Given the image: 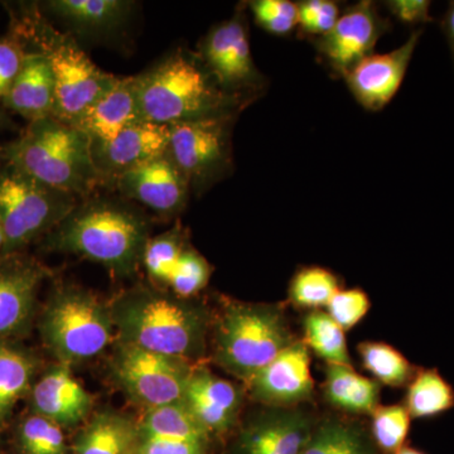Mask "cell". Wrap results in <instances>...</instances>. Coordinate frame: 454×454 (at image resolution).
I'll return each instance as SVG.
<instances>
[{
	"label": "cell",
	"mask_w": 454,
	"mask_h": 454,
	"mask_svg": "<svg viewBox=\"0 0 454 454\" xmlns=\"http://www.w3.org/2000/svg\"><path fill=\"white\" fill-rule=\"evenodd\" d=\"M32 376L28 358L0 346V415L22 395Z\"/></svg>",
	"instance_id": "34"
},
{
	"label": "cell",
	"mask_w": 454,
	"mask_h": 454,
	"mask_svg": "<svg viewBox=\"0 0 454 454\" xmlns=\"http://www.w3.org/2000/svg\"><path fill=\"white\" fill-rule=\"evenodd\" d=\"M441 28L446 35L448 46H450V55H452L454 65V0L450 3L446 14L442 18Z\"/></svg>",
	"instance_id": "43"
},
{
	"label": "cell",
	"mask_w": 454,
	"mask_h": 454,
	"mask_svg": "<svg viewBox=\"0 0 454 454\" xmlns=\"http://www.w3.org/2000/svg\"><path fill=\"white\" fill-rule=\"evenodd\" d=\"M325 309L331 318L346 333L363 321L369 312L370 300L361 289H340Z\"/></svg>",
	"instance_id": "39"
},
{
	"label": "cell",
	"mask_w": 454,
	"mask_h": 454,
	"mask_svg": "<svg viewBox=\"0 0 454 454\" xmlns=\"http://www.w3.org/2000/svg\"><path fill=\"white\" fill-rule=\"evenodd\" d=\"M0 230H3L2 229V220H0Z\"/></svg>",
	"instance_id": "46"
},
{
	"label": "cell",
	"mask_w": 454,
	"mask_h": 454,
	"mask_svg": "<svg viewBox=\"0 0 454 454\" xmlns=\"http://www.w3.org/2000/svg\"><path fill=\"white\" fill-rule=\"evenodd\" d=\"M4 103L31 122L53 116L55 79L49 61L41 53H26L22 70L4 98Z\"/></svg>",
	"instance_id": "21"
},
{
	"label": "cell",
	"mask_w": 454,
	"mask_h": 454,
	"mask_svg": "<svg viewBox=\"0 0 454 454\" xmlns=\"http://www.w3.org/2000/svg\"><path fill=\"white\" fill-rule=\"evenodd\" d=\"M210 276V264L196 250L187 247L167 286L178 297L190 298L205 288Z\"/></svg>",
	"instance_id": "36"
},
{
	"label": "cell",
	"mask_w": 454,
	"mask_h": 454,
	"mask_svg": "<svg viewBox=\"0 0 454 454\" xmlns=\"http://www.w3.org/2000/svg\"><path fill=\"white\" fill-rule=\"evenodd\" d=\"M118 380L134 399L149 409L182 402L195 370L187 360L121 343L114 361Z\"/></svg>",
	"instance_id": "11"
},
{
	"label": "cell",
	"mask_w": 454,
	"mask_h": 454,
	"mask_svg": "<svg viewBox=\"0 0 454 454\" xmlns=\"http://www.w3.org/2000/svg\"><path fill=\"white\" fill-rule=\"evenodd\" d=\"M38 51L49 61L55 79V112L59 121L73 125L98 98L112 89L119 77L106 73L67 32L57 31L41 20L35 22Z\"/></svg>",
	"instance_id": "6"
},
{
	"label": "cell",
	"mask_w": 454,
	"mask_h": 454,
	"mask_svg": "<svg viewBox=\"0 0 454 454\" xmlns=\"http://www.w3.org/2000/svg\"><path fill=\"white\" fill-rule=\"evenodd\" d=\"M358 354L367 372L387 387H404L414 378L415 369L411 361L387 343H361Z\"/></svg>",
	"instance_id": "30"
},
{
	"label": "cell",
	"mask_w": 454,
	"mask_h": 454,
	"mask_svg": "<svg viewBox=\"0 0 454 454\" xmlns=\"http://www.w3.org/2000/svg\"><path fill=\"white\" fill-rule=\"evenodd\" d=\"M390 16L405 26L427 25L434 22L430 14L429 0H389L384 3Z\"/></svg>",
	"instance_id": "41"
},
{
	"label": "cell",
	"mask_w": 454,
	"mask_h": 454,
	"mask_svg": "<svg viewBox=\"0 0 454 454\" xmlns=\"http://www.w3.org/2000/svg\"><path fill=\"white\" fill-rule=\"evenodd\" d=\"M7 158L12 168L80 200L101 187L89 137L55 116L32 121Z\"/></svg>",
	"instance_id": "3"
},
{
	"label": "cell",
	"mask_w": 454,
	"mask_h": 454,
	"mask_svg": "<svg viewBox=\"0 0 454 454\" xmlns=\"http://www.w3.org/2000/svg\"><path fill=\"white\" fill-rule=\"evenodd\" d=\"M136 454H206V443L143 438L137 447Z\"/></svg>",
	"instance_id": "42"
},
{
	"label": "cell",
	"mask_w": 454,
	"mask_h": 454,
	"mask_svg": "<svg viewBox=\"0 0 454 454\" xmlns=\"http://www.w3.org/2000/svg\"><path fill=\"white\" fill-rule=\"evenodd\" d=\"M112 313L90 292L67 286L53 298L43 330L57 356L67 363L97 356L113 337Z\"/></svg>",
	"instance_id": "8"
},
{
	"label": "cell",
	"mask_w": 454,
	"mask_h": 454,
	"mask_svg": "<svg viewBox=\"0 0 454 454\" xmlns=\"http://www.w3.org/2000/svg\"><path fill=\"white\" fill-rule=\"evenodd\" d=\"M297 7L298 35L309 41L330 32L340 16L339 3L333 0H301Z\"/></svg>",
	"instance_id": "37"
},
{
	"label": "cell",
	"mask_w": 454,
	"mask_h": 454,
	"mask_svg": "<svg viewBox=\"0 0 454 454\" xmlns=\"http://www.w3.org/2000/svg\"><path fill=\"white\" fill-rule=\"evenodd\" d=\"M325 396L331 404L354 414H372L379 406L380 385L352 366L327 365Z\"/></svg>",
	"instance_id": "23"
},
{
	"label": "cell",
	"mask_w": 454,
	"mask_h": 454,
	"mask_svg": "<svg viewBox=\"0 0 454 454\" xmlns=\"http://www.w3.org/2000/svg\"><path fill=\"white\" fill-rule=\"evenodd\" d=\"M4 244V234H3V230H0V247Z\"/></svg>",
	"instance_id": "45"
},
{
	"label": "cell",
	"mask_w": 454,
	"mask_h": 454,
	"mask_svg": "<svg viewBox=\"0 0 454 454\" xmlns=\"http://www.w3.org/2000/svg\"><path fill=\"white\" fill-rule=\"evenodd\" d=\"M390 20L382 17L376 3L361 0L340 13L330 32L310 40L321 64L336 77L372 55L379 40L389 32Z\"/></svg>",
	"instance_id": "12"
},
{
	"label": "cell",
	"mask_w": 454,
	"mask_h": 454,
	"mask_svg": "<svg viewBox=\"0 0 454 454\" xmlns=\"http://www.w3.org/2000/svg\"><path fill=\"white\" fill-rule=\"evenodd\" d=\"M131 85L142 121L167 127L214 116H239L247 107L221 88L199 53L184 47L131 76Z\"/></svg>",
	"instance_id": "1"
},
{
	"label": "cell",
	"mask_w": 454,
	"mask_h": 454,
	"mask_svg": "<svg viewBox=\"0 0 454 454\" xmlns=\"http://www.w3.org/2000/svg\"><path fill=\"white\" fill-rule=\"evenodd\" d=\"M112 188L122 199L140 203L163 216L184 211L192 195L186 179L167 153L122 173Z\"/></svg>",
	"instance_id": "14"
},
{
	"label": "cell",
	"mask_w": 454,
	"mask_h": 454,
	"mask_svg": "<svg viewBox=\"0 0 454 454\" xmlns=\"http://www.w3.org/2000/svg\"><path fill=\"white\" fill-rule=\"evenodd\" d=\"M405 408L411 419H432L454 408V389L437 369L415 372L409 382Z\"/></svg>",
	"instance_id": "27"
},
{
	"label": "cell",
	"mask_w": 454,
	"mask_h": 454,
	"mask_svg": "<svg viewBox=\"0 0 454 454\" xmlns=\"http://www.w3.org/2000/svg\"><path fill=\"white\" fill-rule=\"evenodd\" d=\"M33 402L42 417L73 426L88 414L91 397L66 367H59L35 385Z\"/></svg>",
	"instance_id": "22"
},
{
	"label": "cell",
	"mask_w": 454,
	"mask_h": 454,
	"mask_svg": "<svg viewBox=\"0 0 454 454\" xmlns=\"http://www.w3.org/2000/svg\"><path fill=\"white\" fill-rule=\"evenodd\" d=\"M303 454H375V450L363 429L331 419L313 428Z\"/></svg>",
	"instance_id": "28"
},
{
	"label": "cell",
	"mask_w": 454,
	"mask_h": 454,
	"mask_svg": "<svg viewBox=\"0 0 454 454\" xmlns=\"http://www.w3.org/2000/svg\"><path fill=\"white\" fill-rule=\"evenodd\" d=\"M254 397L273 408H293L312 397L309 348L294 340L250 380Z\"/></svg>",
	"instance_id": "16"
},
{
	"label": "cell",
	"mask_w": 454,
	"mask_h": 454,
	"mask_svg": "<svg viewBox=\"0 0 454 454\" xmlns=\"http://www.w3.org/2000/svg\"><path fill=\"white\" fill-rule=\"evenodd\" d=\"M301 409L273 408L259 415L241 435L243 454H303L313 432Z\"/></svg>",
	"instance_id": "18"
},
{
	"label": "cell",
	"mask_w": 454,
	"mask_h": 454,
	"mask_svg": "<svg viewBox=\"0 0 454 454\" xmlns=\"http://www.w3.org/2000/svg\"><path fill=\"white\" fill-rule=\"evenodd\" d=\"M80 199L42 184L18 172L0 173V220L4 245L20 247L44 230L55 229L73 211Z\"/></svg>",
	"instance_id": "9"
},
{
	"label": "cell",
	"mask_w": 454,
	"mask_h": 454,
	"mask_svg": "<svg viewBox=\"0 0 454 454\" xmlns=\"http://www.w3.org/2000/svg\"><path fill=\"white\" fill-rule=\"evenodd\" d=\"M139 433L127 418L100 414L80 435L76 454H131L138 447Z\"/></svg>",
	"instance_id": "25"
},
{
	"label": "cell",
	"mask_w": 454,
	"mask_h": 454,
	"mask_svg": "<svg viewBox=\"0 0 454 454\" xmlns=\"http://www.w3.org/2000/svg\"><path fill=\"white\" fill-rule=\"evenodd\" d=\"M372 415V437L376 446L391 454L402 450L411 424V417L405 405L378 406Z\"/></svg>",
	"instance_id": "32"
},
{
	"label": "cell",
	"mask_w": 454,
	"mask_h": 454,
	"mask_svg": "<svg viewBox=\"0 0 454 454\" xmlns=\"http://www.w3.org/2000/svg\"><path fill=\"white\" fill-rule=\"evenodd\" d=\"M149 239L142 211L121 196L98 192L80 200L51 236L59 252L100 262L118 274L133 273L143 262Z\"/></svg>",
	"instance_id": "2"
},
{
	"label": "cell",
	"mask_w": 454,
	"mask_h": 454,
	"mask_svg": "<svg viewBox=\"0 0 454 454\" xmlns=\"http://www.w3.org/2000/svg\"><path fill=\"white\" fill-rule=\"evenodd\" d=\"M22 443L29 454H64V433L59 424L42 417L28 418L22 427Z\"/></svg>",
	"instance_id": "38"
},
{
	"label": "cell",
	"mask_w": 454,
	"mask_h": 454,
	"mask_svg": "<svg viewBox=\"0 0 454 454\" xmlns=\"http://www.w3.org/2000/svg\"><path fill=\"white\" fill-rule=\"evenodd\" d=\"M143 438L206 443L208 433L182 402L149 409L142 424Z\"/></svg>",
	"instance_id": "26"
},
{
	"label": "cell",
	"mask_w": 454,
	"mask_h": 454,
	"mask_svg": "<svg viewBox=\"0 0 454 454\" xmlns=\"http://www.w3.org/2000/svg\"><path fill=\"white\" fill-rule=\"evenodd\" d=\"M186 247L184 236L178 229L149 239L143 256V264L149 276L158 282L168 283Z\"/></svg>",
	"instance_id": "33"
},
{
	"label": "cell",
	"mask_w": 454,
	"mask_h": 454,
	"mask_svg": "<svg viewBox=\"0 0 454 454\" xmlns=\"http://www.w3.org/2000/svg\"><path fill=\"white\" fill-rule=\"evenodd\" d=\"M245 11L244 3L232 17L212 27L196 52L221 88L250 106L264 95L268 82L254 62Z\"/></svg>",
	"instance_id": "10"
},
{
	"label": "cell",
	"mask_w": 454,
	"mask_h": 454,
	"mask_svg": "<svg viewBox=\"0 0 454 454\" xmlns=\"http://www.w3.org/2000/svg\"><path fill=\"white\" fill-rule=\"evenodd\" d=\"M304 343L327 365L351 366L345 331L327 312L312 310L304 319Z\"/></svg>",
	"instance_id": "29"
},
{
	"label": "cell",
	"mask_w": 454,
	"mask_h": 454,
	"mask_svg": "<svg viewBox=\"0 0 454 454\" xmlns=\"http://www.w3.org/2000/svg\"><path fill=\"white\" fill-rule=\"evenodd\" d=\"M112 309L121 343L182 360L205 348V316L186 301L137 289L119 297Z\"/></svg>",
	"instance_id": "4"
},
{
	"label": "cell",
	"mask_w": 454,
	"mask_h": 454,
	"mask_svg": "<svg viewBox=\"0 0 454 454\" xmlns=\"http://www.w3.org/2000/svg\"><path fill=\"white\" fill-rule=\"evenodd\" d=\"M139 121L142 118L129 76L119 77L113 88L98 98L73 125L89 137L91 145H101Z\"/></svg>",
	"instance_id": "20"
},
{
	"label": "cell",
	"mask_w": 454,
	"mask_h": 454,
	"mask_svg": "<svg viewBox=\"0 0 454 454\" xmlns=\"http://www.w3.org/2000/svg\"><path fill=\"white\" fill-rule=\"evenodd\" d=\"M25 57L26 53L17 41L11 38L0 40V98L3 100L22 70Z\"/></svg>",
	"instance_id": "40"
},
{
	"label": "cell",
	"mask_w": 454,
	"mask_h": 454,
	"mask_svg": "<svg viewBox=\"0 0 454 454\" xmlns=\"http://www.w3.org/2000/svg\"><path fill=\"white\" fill-rule=\"evenodd\" d=\"M394 454H426L422 452V450H417V448L411 447H403L402 450H397L396 453Z\"/></svg>",
	"instance_id": "44"
},
{
	"label": "cell",
	"mask_w": 454,
	"mask_h": 454,
	"mask_svg": "<svg viewBox=\"0 0 454 454\" xmlns=\"http://www.w3.org/2000/svg\"><path fill=\"white\" fill-rule=\"evenodd\" d=\"M168 143L169 127L139 121L109 142L91 145L92 160L101 187L112 188L122 173L162 157L167 153Z\"/></svg>",
	"instance_id": "15"
},
{
	"label": "cell",
	"mask_w": 454,
	"mask_h": 454,
	"mask_svg": "<svg viewBox=\"0 0 454 454\" xmlns=\"http://www.w3.org/2000/svg\"><path fill=\"white\" fill-rule=\"evenodd\" d=\"M293 342L282 310L232 304L217 327L216 358L227 372L250 381Z\"/></svg>",
	"instance_id": "5"
},
{
	"label": "cell",
	"mask_w": 454,
	"mask_h": 454,
	"mask_svg": "<svg viewBox=\"0 0 454 454\" xmlns=\"http://www.w3.org/2000/svg\"><path fill=\"white\" fill-rule=\"evenodd\" d=\"M415 29L399 49L372 53L345 74L346 85L355 100L369 112H380L395 98L423 35Z\"/></svg>",
	"instance_id": "13"
},
{
	"label": "cell",
	"mask_w": 454,
	"mask_h": 454,
	"mask_svg": "<svg viewBox=\"0 0 454 454\" xmlns=\"http://www.w3.org/2000/svg\"><path fill=\"white\" fill-rule=\"evenodd\" d=\"M136 3L128 0H52L46 9L67 28L68 35L91 42H107L130 22Z\"/></svg>",
	"instance_id": "17"
},
{
	"label": "cell",
	"mask_w": 454,
	"mask_h": 454,
	"mask_svg": "<svg viewBox=\"0 0 454 454\" xmlns=\"http://www.w3.org/2000/svg\"><path fill=\"white\" fill-rule=\"evenodd\" d=\"M247 7L260 28L277 37H286L298 29L297 3L291 0H253Z\"/></svg>",
	"instance_id": "35"
},
{
	"label": "cell",
	"mask_w": 454,
	"mask_h": 454,
	"mask_svg": "<svg viewBox=\"0 0 454 454\" xmlns=\"http://www.w3.org/2000/svg\"><path fill=\"white\" fill-rule=\"evenodd\" d=\"M238 118L214 116L169 127L167 154L186 179L193 195H203L231 175L232 130Z\"/></svg>",
	"instance_id": "7"
},
{
	"label": "cell",
	"mask_w": 454,
	"mask_h": 454,
	"mask_svg": "<svg viewBox=\"0 0 454 454\" xmlns=\"http://www.w3.org/2000/svg\"><path fill=\"white\" fill-rule=\"evenodd\" d=\"M40 269L17 265L0 271V334L20 327L31 309Z\"/></svg>",
	"instance_id": "24"
},
{
	"label": "cell",
	"mask_w": 454,
	"mask_h": 454,
	"mask_svg": "<svg viewBox=\"0 0 454 454\" xmlns=\"http://www.w3.org/2000/svg\"><path fill=\"white\" fill-rule=\"evenodd\" d=\"M184 402L206 432L221 433L234 426L241 397L231 382L199 369L191 375Z\"/></svg>",
	"instance_id": "19"
},
{
	"label": "cell",
	"mask_w": 454,
	"mask_h": 454,
	"mask_svg": "<svg viewBox=\"0 0 454 454\" xmlns=\"http://www.w3.org/2000/svg\"><path fill=\"white\" fill-rule=\"evenodd\" d=\"M339 291V279L333 271L309 267L301 269L293 277L289 298L301 309H318L327 307Z\"/></svg>",
	"instance_id": "31"
}]
</instances>
